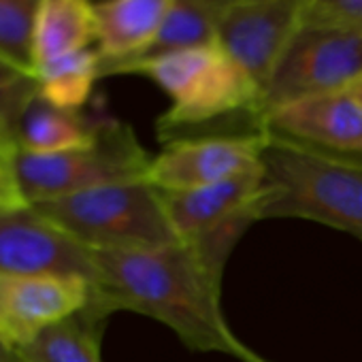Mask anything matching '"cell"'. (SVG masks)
Listing matches in <instances>:
<instances>
[{"label":"cell","instance_id":"2","mask_svg":"<svg viewBox=\"0 0 362 362\" xmlns=\"http://www.w3.org/2000/svg\"><path fill=\"white\" fill-rule=\"evenodd\" d=\"M262 168L264 194L258 220H311L362 241V162L267 130Z\"/></svg>","mask_w":362,"mask_h":362},{"label":"cell","instance_id":"18","mask_svg":"<svg viewBox=\"0 0 362 362\" xmlns=\"http://www.w3.org/2000/svg\"><path fill=\"white\" fill-rule=\"evenodd\" d=\"M100 66V56L92 47L39 64L35 69L37 96L58 109L79 111L103 77Z\"/></svg>","mask_w":362,"mask_h":362},{"label":"cell","instance_id":"1","mask_svg":"<svg viewBox=\"0 0 362 362\" xmlns=\"http://www.w3.org/2000/svg\"><path fill=\"white\" fill-rule=\"evenodd\" d=\"M96 277L90 309L149 315L190 349L220 351L241 362H271L230 330L222 311V279L186 243L151 250H92Z\"/></svg>","mask_w":362,"mask_h":362},{"label":"cell","instance_id":"17","mask_svg":"<svg viewBox=\"0 0 362 362\" xmlns=\"http://www.w3.org/2000/svg\"><path fill=\"white\" fill-rule=\"evenodd\" d=\"M105 317L90 307L45 328L18 354L24 362H103L100 337Z\"/></svg>","mask_w":362,"mask_h":362},{"label":"cell","instance_id":"19","mask_svg":"<svg viewBox=\"0 0 362 362\" xmlns=\"http://www.w3.org/2000/svg\"><path fill=\"white\" fill-rule=\"evenodd\" d=\"M41 0H0V60L35 77V28Z\"/></svg>","mask_w":362,"mask_h":362},{"label":"cell","instance_id":"12","mask_svg":"<svg viewBox=\"0 0 362 362\" xmlns=\"http://www.w3.org/2000/svg\"><path fill=\"white\" fill-rule=\"evenodd\" d=\"M262 126L320 151L362 162V107L349 90L284 105L271 111Z\"/></svg>","mask_w":362,"mask_h":362},{"label":"cell","instance_id":"15","mask_svg":"<svg viewBox=\"0 0 362 362\" xmlns=\"http://www.w3.org/2000/svg\"><path fill=\"white\" fill-rule=\"evenodd\" d=\"M103 122L79 111L58 109L37 96L16 126V143L20 151L28 153L69 151L94 143Z\"/></svg>","mask_w":362,"mask_h":362},{"label":"cell","instance_id":"5","mask_svg":"<svg viewBox=\"0 0 362 362\" xmlns=\"http://www.w3.org/2000/svg\"><path fill=\"white\" fill-rule=\"evenodd\" d=\"M18 179L28 205L75 192L147 179L151 164L132 128L105 119L94 143L58 153H18Z\"/></svg>","mask_w":362,"mask_h":362},{"label":"cell","instance_id":"6","mask_svg":"<svg viewBox=\"0 0 362 362\" xmlns=\"http://www.w3.org/2000/svg\"><path fill=\"white\" fill-rule=\"evenodd\" d=\"M358 79H362V28L307 11L262 90L260 122L284 105L349 90Z\"/></svg>","mask_w":362,"mask_h":362},{"label":"cell","instance_id":"24","mask_svg":"<svg viewBox=\"0 0 362 362\" xmlns=\"http://www.w3.org/2000/svg\"><path fill=\"white\" fill-rule=\"evenodd\" d=\"M205 3H209L216 11H220V9H224V7H228L233 3H239V0H205Z\"/></svg>","mask_w":362,"mask_h":362},{"label":"cell","instance_id":"4","mask_svg":"<svg viewBox=\"0 0 362 362\" xmlns=\"http://www.w3.org/2000/svg\"><path fill=\"white\" fill-rule=\"evenodd\" d=\"M90 250H151L179 241L147 179L100 186L33 205Z\"/></svg>","mask_w":362,"mask_h":362},{"label":"cell","instance_id":"10","mask_svg":"<svg viewBox=\"0 0 362 362\" xmlns=\"http://www.w3.org/2000/svg\"><path fill=\"white\" fill-rule=\"evenodd\" d=\"M0 273L81 277L88 281L96 277L92 250L33 205L0 207Z\"/></svg>","mask_w":362,"mask_h":362},{"label":"cell","instance_id":"13","mask_svg":"<svg viewBox=\"0 0 362 362\" xmlns=\"http://www.w3.org/2000/svg\"><path fill=\"white\" fill-rule=\"evenodd\" d=\"M173 0H94L100 71L139 56L158 35Z\"/></svg>","mask_w":362,"mask_h":362},{"label":"cell","instance_id":"14","mask_svg":"<svg viewBox=\"0 0 362 362\" xmlns=\"http://www.w3.org/2000/svg\"><path fill=\"white\" fill-rule=\"evenodd\" d=\"M207 45H218V11L205 0H173L153 41L139 56L105 66L100 75H124L134 64Z\"/></svg>","mask_w":362,"mask_h":362},{"label":"cell","instance_id":"21","mask_svg":"<svg viewBox=\"0 0 362 362\" xmlns=\"http://www.w3.org/2000/svg\"><path fill=\"white\" fill-rule=\"evenodd\" d=\"M18 153L16 134L0 126V207H24L28 205L18 179Z\"/></svg>","mask_w":362,"mask_h":362},{"label":"cell","instance_id":"23","mask_svg":"<svg viewBox=\"0 0 362 362\" xmlns=\"http://www.w3.org/2000/svg\"><path fill=\"white\" fill-rule=\"evenodd\" d=\"M0 362H24V360L20 358L18 351H13L11 347H7L3 341H0Z\"/></svg>","mask_w":362,"mask_h":362},{"label":"cell","instance_id":"16","mask_svg":"<svg viewBox=\"0 0 362 362\" xmlns=\"http://www.w3.org/2000/svg\"><path fill=\"white\" fill-rule=\"evenodd\" d=\"M96 43L94 0H41L35 28V69Z\"/></svg>","mask_w":362,"mask_h":362},{"label":"cell","instance_id":"25","mask_svg":"<svg viewBox=\"0 0 362 362\" xmlns=\"http://www.w3.org/2000/svg\"><path fill=\"white\" fill-rule=\"evenodd\" d=\"M349 92L354 94V98L360 103V107H362V79H358L351 88H349Z\"/></svg>","mask_w":362,"mask_h":362},{"label":"cell","instance_id":"11","mask_svg":"<svg viewBox=\"0 0 362 362\" xmlns=\"http://www.w3.org/2000/svg\"><path fill=\"white\" fill-rule=\"evenodd\" d=\"M90 300L92 281L81 277L0 273V341L20 351L45 328L83 311Z\"/></svg>","mask_w":362,"mask_h":362},{"label":"cell","instance_id":"7","mask_svg":"<svg viewBox=\"0 0 362 362\" xmlns=\"http://www.w3.org/2000/svg\"><path fill=\"white\" fill-rule=\"evenodd\" d=\"M158 192L177 239L190 245L209 271L222 279L235 243L250 224L258 222V205L264 194V168L260 164L199 190Z\"/></svg>","mask_w":362,"mask_h":362},{"label":"cell","instance_id":"8","mask_svg":"<svg viewBox=\"0 0 362 362\" xmlns=\"http://www.w3.org/2000/svg\"><path fill=\"white\" fill-rule=\"evenodd\" d=\"M267 128L241 134L177 136L151 158L147 181L162 192L207 188L262 164Z\"/></svg>","mask_w":362,"mask_h":362},{"label":"cell","instance_id":"22","mask_svg":"<svg viewBox=\"0 0 362 362\" xmlns=\"http://www.w3.org/2000/svg\"><path fill=\"white\" fill-rule=\"evenodd\" d=\"M311 16L362 28V0H309Z\"/></svg>","mask_w":362,"mask_h":362},{"label":"cell","instance_id":"20","mask_svg":"<svg viewBox=\"0 0 362 362\" xmlns=\"http://www.w3.org/2000/svg\"><path fill=\"white\" fill-rule=\"evenodd\" d=\"M37 98V79L0 60V126L16 134V126Z\"/></svg>","mask_w":362,"mask_h":362},{"label":"cell","instance_id":"9","mask_svg":"<svg viewBox=\"0 0 362 362\" xmlns=\"http://www.w3.org/2000/svg\"><path fill=\"white\" fill-rule=\"evenodd\" d=\"M309 0H239L218 11V45L264 90Z\"/></svg>","mask_w":362,"mask_h":362},{"label":"cell","instance_id":"3","mask_svg":"<svg viewBox=\"0 0 362 362\" xmlns=\"http://www.w3.org/2000/svg\"><path fill=\"white\" fill-rule=\"evenodd\" d=\"M124 75H145L168 94L170 107L158 119L164 141L181 130L233 115L260 122V88L220 45L168 54L134 64Z\"/></svg>","mask_w":362,"mask_h":362}]
</instances>
